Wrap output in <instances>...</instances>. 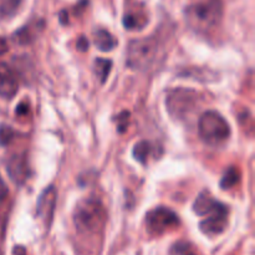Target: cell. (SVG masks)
<instances>
[{"mask_svg":"<svg viewBox=\"0 0 255 255\" xmlns=\"http://www.w3.org/2000/svg\"><path fill=\"white\" fill-rule=\"evenodd\" d=\"M106 221V209L102 202L95 197L80 201L74 211L75 231L80 238L87 242L96 239L101 242Z\"/></svg>","mask_w":255,"mask_h":255,"instance_id":"6da1fadb","label":"cell"},{"mask_svg":"<svg viewBox=\"0 0 255 255\" xmlns=\"http://www.w3.org/2000/svg\"><path fill=\"white\" fill-rule=\"evenodd\" d=\"M223 15L221 0H193L186 9L189 26L199 32L209 31L219 24Z\"/></svg>","mask_w":255,"mask_h":255,"instance_id":"7a4b0ae2","label":"cell"},{"mask_svg":"<svg viewBox=\"0 0 255 255\" xmlns=\"http://www.w3.org/2000/svg\"><path fill=\"white\" fill-rule=\"evenodd\" d=\"M198 131L201 138L211 146H221L231 136L229 124L216 111H207L199 117Z\"/></svg>","mask_w":255,"mask_h":255,"instance_id":"3957f363","label":"cell"},{"mask_svg":"<svg viewBox=\"0 0 255 255\" xmlns=\"http://www.w3.org/2000/svg\"><path fill=\"white\" fill-rule=\"evenodd\" d=\"M159 52V45L154 37L133 40L127 50V64L132 69L144 70L154 64Z\"/></svg>","mask_w":255,"mask_h":255,"instance_id":"277c9868","label":"cell"},{"mask_svg":"<svg viewBox=\"0 0 255 255\" xmlns=\"http://www.w3.org/2000/svg\"><path fill=\"white\" fill-rule=\"evenodd\" d=\"M144 221H146L147 231L153 236H161L179 226V219L177 214L164 207L152 209L147 213Z\"/></svg>","mask_w":255,"mask_h":255,"instance_id":"5b68a950","label":"cell"},{"mask_svg":"<svg viewBox=\"0 0 255 255\" xmlns=\"http://www.w3.org/2000/svg\"><path fill=\"white\" fill-rule=\"evenodd\" d=\"M206 218L201 222L199 227L201 231L207 236H218L224 232L227 227V221H228V208L223 203L219 202L218 206L206 214Z\"/></svg>","mask_w":255,"mask_h":255,"instance_id":"8992f818","label":"cell"},{"mask_svg":"<svg viewBox=\"0 0 255 255\" xmlns=\"http://www.w3.org/2000/svg\"><path fill=\"white\" fill-rule=\"evenodd\" d=\"M197 94L188 90H174L167 99L168 110L177 117L193 111L197 105Z\"/></svg>","mask_w":255,"mask_h":255,"instance_id":"52a82bcc","label":"cell"},{"mask_svg":"<svg viewBox=\"0 0 255 255\" xmlns=\"http://www.w3.org/2000/svg\"><path fill=\"white\" fill-rule=\"evenodd\" d=\"M19 90L15 72L5 62H0V97L11 100Z\"/></svg>","mask_w":255,"mask_h":255,"instance_id":"ba28073f","label":"cell"},{"mask_svg":"<svg viewBox=\"0 0 255 255\" xmlns=\"http://www.w3.org/2000/svg\"><path fill=\"white\" fill-rule=\"evenodd\" d=\"M55 204H56V192H55L54 187H49L41 194L39 203H37V216L42 219V222L46 226H49L52 219Z\"/></svg>","mask_w":255,"mask_h":255,"instance_id":"9c48e42d","label":"cell"},{"mask_svg":"<svg viewBox=\"0 0 255 255\" xmlns=\"http://www.w3.org/2000/svg\"><path fill=\"white\" fill-rule=\"evenodd\" d=\"M26 169V161H25V157L21 156L14 157V158L9 162V164H7V171H9L10 177H11L15 182H19V183L21 181H24L25 177L27 176Z\"/></svg>","mask_w":255,"mask_h":255,"instance_id":"30bf717a","label":"cell"},{"mask_svg":"<svg viewBox=\"0 0 255 255\" xmlns=\"http://www.w3.org/2000/svg\"><path fill=\"white\" fill-rule=\"evenodd\" d=\"M94 42L101 51H111L117 45V40L107 30H97L95 32Z\"/></svg>","mask_w":255,"mask_h":255,"instance_id":"8fae6325","label":"cell"},{"mask_svg":"<svg viewBox=\"0 0 255 255\" xmlns=\"http://www.w3.org/2000/svg\"><path fill=\"white\" fill-rule=\"evenodd\" d=\"M147 16L143 12L139 11H132L125 15L124 17V25L126 29L128 30H138L142 29L144 25L147 24Z\"/></svg>","mask_w":255,"mask_h":255,"instance_id":"7c38bea8","label":"cell"},{"mask_svg":"<svg viewBox=\"0 0 255 255\" xmlns=\"http://www.w3.org/2000/svg\"><path fill=\"white\" fill-rule=\"evenodd\" d=\"M152 149H153V146L148 141L138 142L133 148L134 158L138 162H141V163H146L147 159L151 156Z\"/></svg>","mask_w":255,"mask_h":255,"instance_id":"4fadbf2b","label":"cell"},{"mask_svg":"<svg viewBox=\"0 0 255 255\" xmlns=\"http://www.w3.org/2000/svg\"><path fill=\"white\" fill-rule=\"evenodd\" d=\"M241 179V173H239V169L237 167H231L228 171L224 173L223 178L221 181V187L222 189H231L236 186L237 183Z\"/></svg>","mask_w":255,"mask_h":255,"instance_id":"5bb4252c","label":"cell"},{"mask_svg":"<svg viewBox=\"0 0 255 255\" xmlns=\"http://www.w3.org/2000/svg\"><path fill=\"white\" fill-rule=\"evenodd\" d=\"M22 0H0V16H12L21 5Z\"/></svg>","mask_w":255,"mask_h":255,"instance_id":"9a60e30c","label":"cell"},{"mask_svg":"<svg viewBox=\"0 0 255 255\" xmlns=\"http://www.w3.org/2000/svg\"><path fill=\"white\" fill-rule=\"evenodd\" d=\"M112 62L110 60L105 59H97L95 62V70H96L97 76L101 79V82H105V80L109 76L110 71H111Z\"/></svg>","mask_w":255,"mask_h":255,"instance_id":"2e32d148","label":"cell"},{"mask_svg":"<svg viewBox=\"0 0 255 255\" xmlns=\"http://www.w3.org/2000/svg\"><path fill=\"white\" fill-rule=\"evenodd\" d=\"M173 252L176 255H201L192 244L186 243V242H181V243L176 244L173 247Z\"/></svg>","mask_w":255,"mask_h":255,"instance_id":"e0dca14e","label":"cell"},{"mask_svg":"<svg viewBox=\"0 0 255 255\" xmlns=\"http://www.w3.org/2000/svg\"><path fill=\"white\" fill-rule=\"evenodd\" d=\"M12 136H14V132H12L11 128L9 127H1L0 128V142L2 144H7L12 139Z\"/></svg>","mask_w":255,"mask_h":255,"instance_id":"ac0fdd59","label":"cell"},{"mask_svg":"<svg viewBox=\"0 0 255 255\" xmlns=\"http://www.w3.org/2000/svg\"><path fill=\"white\" fill-rule=\"evenodd\" d=\"M15 114H16L19 117H25V116H26V115L30 114L29 106H27V105H25L24 102H22V104H20L19 106H17V109H16V111H15Z\"/></svg>","mask_w":255,"mask_h":255,"instance_id":"d6986e66","label":"cell"},{"mask_svg":"<svg viewBox=\"0 0 255 255\" xmlns=\"http://www.w3.org/2000/svg\"><path fill=\"white\" fill-rule=\"evenodd\" d=\"M119 121H122V124L119 125L120 131H125V128H127V121H128V112H122L119 117H117Z\"/></svg>","mask_w":255,"mask_h":255,"instance_id":"ffe728a7","label":"cell"},{"mask_svg":"<svg viewBox=\"0 0 255 255\" xmlns=\"http://www.w3.org/2000/svg\"><path fill=\"white\" fill-rule=\"evenodd\" d=\"M6 197H7V188H6V186H5L4 181L1 179V177H0V206L4 203V201L6 199Z\"/></svg>","mask_w":255,"mask_h":255,"instance_id":"44dd1931","label":"cell"},{"mask_svg":"<svg viewBox=\"0 0 255 255\" xmlns=\"http://www.w3.org/2000/svg\"><path fill=\"white\" fill-rule=\"evenodd\" d=\"M6 51H7L6 40L2 39V37L0 36V56H2V55H4Z\"/></svg>","mask_w":255,"mask_h":255,"instance_id":"7402d4cb","label":"cell"},{"mask_svg":"<svg viewBox=\"0 0 255 255\" xmlns=\"http://www.w3.org/2000/svg\"><path fill=\"white\" fill-rule=\"evenodd\" d=\"M14 255H26V251L24 248H21V247H16L14 249Z\"/></svg>","mask_w":255,"mask_h":255,"instance_id":"603a6c76","label":"cell"},{"mask_svg":"<svg viewBox=\"0 0 255 255\" xmlns=\"http://www.w3.org/2000/svg\"><path fill=\"white\" fill-rule=\"evenodd\" d=\"M79 47H80V49H82V50H85V49L87 50V40H85V39L80 40Z\"/></svg>","mask_w":255,"mask_h":255,"instance_id":"cb8c5ba5","label":"cell"}]
</instances>
